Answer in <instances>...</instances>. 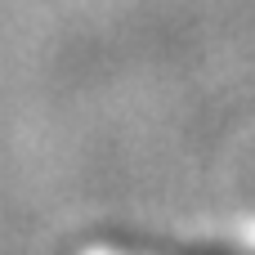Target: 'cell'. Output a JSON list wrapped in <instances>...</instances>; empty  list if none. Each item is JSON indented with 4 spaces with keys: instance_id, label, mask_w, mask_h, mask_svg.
<instances>
[]
</instances>
